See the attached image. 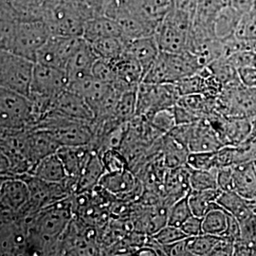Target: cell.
Instances as JSON below:
<instances>
[{
  "instance_id": "obj_1",
  "label": "cell",
  "mask_w": 256,
  "mask_h": 256,
  "mask_svg": "<svg viewBox=\"0 0 256 256\" xmlns=\"http://www.w3.org/2000/svg\"><path fill=\"white\" fill-rule=\"evenodd\" d=\"M95 16L86 0H61L44 21L52 36L82 37L86 23Z\"/></svg>"
},
{
  "instance_id": "obj_2",
  "label": "cell",
  "mask_w": 256,
  "mask_h": 256,
  "mask_svg": "<svg viewBox=\"0 0 256 256\" xmlns=\"http://www.w3.org/2000/svg\"><path fill=\"white\" fill-rule=\"evenodd\" d=\"M205 66L198 57L186 50L182 54L160 52L154 64L144 77L148 84H174L200 72Z\"/></svg>"
},
{
  "instance_id": "obj_3",
  "label": "cell",
  "mask_w": 256,
  "mask_h": 256,
  "mask_svg": "<svg viewBox=\"0 0 256 256\" xmlns=\"http://www.w3.org/2000/svg\"><path fill=\"white\" fill-rule=\"evenodd\" d=\"M36 126L32 102L28 96L0 88L1 136L32 130Z\"/></svg>"
},
{
  "instance_id": "obj_4",
  "label": "cell",
  "mask_w": 256,
  "mask_h": 256,
  "mask_svg": "<svg viewBox=\"0 0 256 256\" xmlns=\"http://www.w3.org/2000/svg\"><path fill=\"white\" fill-rule=\"evenodd\" d=\"M34 129L48 131L60 146H90L93 140L92 122L68 119L50 110Z\"/></svg>"
},
{
  "instance_id": "obj_5",
  "label": "cell",
  "mask_w": 256,
  "mask_h": 256,
  "mask_svg": "<svg viewBox=\"0 0 256 256\" xmlns=\"http://www.w3.org/2000/svg\"><path fill=\"white\" fill-rule=\"evenodd\" d=\"M192 21L191 16L172 5L156 30V40L160 52L168 54L186 52Z\"/></svg>"
},
{
  "instance_id": "obj_6",
  "label": "cell",
  "mask_w": 256,
  "mask_h": 256,
  "mask_svg": "<svg viewBox=\"0 0 256 256\" xmlns=\"http://www.w3.org/2000/svg\"><path fill=\"white\" fill-rule=\"evenodd\" d=\"M34 66L32 60L0 50V88L30 97Z\"/></svg>"
},
{
  "instance_id": "obj_7",
  "label": "cell",
  "mask_w": 256,
  "mask_h": 256,
  "mask_svg": "<svg viewBox=\"0 0 256 256\" xmlns=\"http://www.w3.org/2000/svg\"><path fill=\"white\" fill-rule=\"evenodd\" d=\"M180 98L176 84L142 82L138 88L136 116L149 118L156 111L173 110Z\"/></svg>"
},
{
  "instance_id": "obj_8",
  "label": "cell",
  "mask_w": 256,
  "mask_h": 256,
  "mask_svg": "<svg viewBox=\"0 0 256 256\" xmlns=\"http://www.w3.org/2000/svg\"><path fill=\"white\" fill-rule=\"evenodd\" d=\"M218 112L228 117L256 118V88L241 82L225 86L216 99Z\"/></svg>"
},
{
  "instance_id": "obj_9",
  "label": "cell",
  "mask_w": 256,
  "mask_h": 256,
  "mask_svg": "<svg viewBox=\"0 0 256 256\" xmlns=\"http://www.w3.org/2000/svg\"><path fill=\"white\" fill-rule=\"evenodd\" d=\"M172 5V0H112L104 14L112 18L126 12L158 28Z\"/></svg>"
},
{
  "instance_id": "obj_10",
  "label": "cell",
  "mask_w": 256,
  "mask_h": 256,
  "mask_svg": "<svg viewBox=\"0 0 256 256\" xmlns=\"http://www.w3.org/2000/svg\"><path fill=\"white\" fill-rule=\"evenodd\" d=\"M52 36L46 22L41 19H21L9 52L36 62L38 50Z\"/></svg>"
},
{
  "instance_id": "obj_11",
  "label": "cell",
  "mask_w": 256,
  "mask_h": 256,
  "mask_svg": "<svg viewBox=\"0 0 256 256\" xmlns=\"http://www.w3.org/2000/svg\"><path fill=\"white\" fill-rule=\"evenodd\" d=\"M1 256H30L27 220L18 212H1Z\"/></svg>"
},
{
  "instance_id": "obj_12",
  "label": "cell",
  "mask_w": 256,
  "mask_h": 256,
  "mask_svg": "<svg viewBox=\"0 0 256 256\" xmlns=\"http://www.w3.org/2000/svg\"><path fill=\"white\" fill-rule=\"evenodd\" d=\"M82 41V37L50 36L38 50L36 63L64 70L70 58Z\"/></svg>"
},
{
  "instance_id": "obj_13",
  "label": "cell",
  "mask_w": 256,
  "mask_h": 256,
  "mask_svg": "<svg viewBox=\"0 0 256 256\" xmlns=\"http://www.w3.org/2000/svg\"><path fill=\"white\" fill-rule=\"evenodd\" d=\"M68 78L64 70L36 63L30 95L56 99L68 90Z\"/></svg>"
},
{
  "instance_id": "obj_14",
  "label": "cell",
  "mask_w": 256,
  "mask_h": 256,
  "mask_svg": "<svg viewBox=\"0 0 256 256\" xmlns=\"http://www.w3.org/2000/svg\"><path fill=\"white\" fill-rule=\"evenodd\" d=\"M99 186L116 198L126 202L140 198L144 192L142 183L129 168L119 172L106 173Z\"/></svg>"
},
{
  "instance_id": "obj_15",
  "label": "cell",
  "mask_w": 256,
  "mask_h": 256,
  "mask_svg": "<svg viewBox=\"0 0 256 256\" xmlns=\"http://www.w3.org/2000/svg\"><path fill=\"white\" fill-rule=\"evenodd\" d=\"M30 200V189L22 178H2L0 182L1 212H18Z\"/></svg>"
},
{
  "instance_id": "obj_16",
  "label": "cell",
  "mask_w": 256,
  "mask_h": 256,
  "mask_svg": "<svg viewBox=\"0 0 256 256\" xmlns=\"http://www.w3.org/2000/svg\"><path fill=\"white\" fill-rule=\"evenodd\" d=\"M52 110L66 118L84 122H93L95 119L90 104L80 95L68 90L55 99Z\"/></svg>"
},
{
  "instance_id": "obj_17",
  "label": "cell",
  "mask_w": 256,
  "mask_h": 256,
  "mask_svg": "<svg viewBox=\"0 0 256 256\" xmlns=\"http://www.w3.org/2000/svg\"><path fill=\"white\" fill-rule=\"evenodd\" d=\"M191 171L192 169L188 165L167 170L164 180V191L166 203L169 206L187 196L192 191L190 184Z\"/></svg>"
},
{
  "instance_id": "obj_18",
  "label": "cell",
  "mask_w": 256,
  "mask_h": 256,
  "mask_svg": "<svg viewBox=\"0 0 256 256\" xmlns=\"http://www.w3.org/2000/svg\"><path fill=\"white\" fill-rule=\"evenodd\" d=\"M224 144L220 135L209 120L205 118L194 122L188 142L190 152H216Z\"/></svg>"
},
{
  "instance_id": "obj_19",
  "label": "cell",
  "mask_w": 256,
  "mask_h": 256,
  "mask_svg": "<svg viewBox=\"0 0 256 256\" xmlns=\"http://www.w3.org/2000/svg\"><path fill=\"white\" fill-rule=\"evenodd\" d=\"M98 57L95 54L92 45L84 39L82 44L74 52L66 66L64 72L68 82L92 75V68Z\"/></svg>"
},
{
  "instance_id": "obj_20",
  "label": "cell",
  "mask_w": 256,
  "mask_h": 256,
  "mask_svg": "<svg viewBox=\"0 0 256 256\" xmlns=\"http://www.w3.org/2000/svg\"><path fill=\"white\" fill-rule=\"evenodd\" d=\"M112 88V84L102 82L93 75L68 82V90L82 97L90 104L92 110L101 104ZM95 115V114H94Z\"/></svg>"
},
{
  "instance_id": "obj_21",
  "label": "cell",
  "mask_w": 256,
  "mask_h": 256,
  "mask_svg": "<svg viewBox=\"0 0 256 256\" xmlns=\"http://www.w3.org/2000/svg\"><path fill=\"white\" fill-rule=\"evenodd\" d=\"M126 52L133 57L140 64L144 77V75L160 54V50L156 43L155 36L126 41Z\"/></svg>"
},
{
  "instance_id": "obj_22",
  "label": "cell",
  "mask_w": 256,
  "mask_h": 256,
  "mask_svg": "<svg viewBox=\"0 0 256 256\" xmlns=\"http://www.w3.org/2000/svg\"><path fill=\"white\" fill-rule=\"evenodd\" d=\"M28 158L32 167L48 156L52 155L59 149V144L45 129H32L28 135Z\"/></svg>"
},
{
  "instance_id": "obj_23",
  "label": "cell",
  "mask_w": 256,
  "mask_h": 256,
  "mask_svg": "<svg viewBox=\"0 0 256 256\" xmlns=\"http://www.w3.org/2000/svg\"><path fill=\"white\" fill-rule=\"evenodd\" d=\"M92 150L90 146H60L56 152L63 162L68 176L76 180L77 183Z\"/></svg>"
},
{
  "instance_id": "obj_24",
  "label": "cell",
  "mask_w": 256,
  "mask_h": 256,
  "mask_svg": "<svg viewBox=\"0 0 256 256\" xmlns=\"http://www.w3.org/2000/svg\"><path fill=\"white\" fill-rule=\"evenodd\" d=\"M21 16L12 0H0V50H10Z\"/></svg>"
},
{
  "instance_id": "obj_25",
  "label": "cell",
  "mask_w": 256,
  "mask_h": 256,
  "mask_svg": "<svg viewBox=\"0 0 256 256\" xmlns=\"http://www.w3.org/2000/svg\"><path fill=\"white\" fill-rule=\"evenodd\" d=\"M232 190L246 200H256V162L232 166Z\"/></svg>"
},
{
  "instance_id": "obj_26",
  "label": "cell",
  "mask_w": 256,
  "mask_h": 256,
  "mask_svg": "<svg viewBox=\"0 0 256 256\" xmlns=\"http://www.w3.org/2000/svg\"><path fill=\"white\" fill-rule=\"evenodd\" d=\"M224 6V0H198L192 27L216 36L214 32V22Z\"/></svg>"
},
{
  "instance_id": "obj_27",
  "label": "cell",
  "mask_w": 256,
  "mask_h": 256,
  "mask_svg": "<svg viewBox=\"0 0 256 256\" xmlns=\"http://www.w3.org/2000/svg\"><path fill=\"white\" fill-rule=\"evenodd\" d=\"M106 37H122L118 22L106 14H97L84 26L82 38L88 43Z\"/></svg>"
},
{
  "instance_id": "obj_28",
  "label": "cell",
  "mask_w": 256,
  "mask_h": 256,
  "mask_svg": "<svg viewBox=\"0 0 256 256\" xmlns=\"http://www.w3.org/2000/svg\"><path fill=\"white\" fill-rule=\"evenodd\" d=\"M106 173L100 154L92 150L90 156L78 180L75 194L92 192L99 186L102 178Z\"/></svg>"
},
{
  "instance_id": "obj_29",
  "label": "cell",
  "mask_w": 256,
  "mask_h": 256,
  "mask_svg": "<svg viewBox=\"0 0 256 256\" xmlns=\"http://www.w3.org/2000/svg\"><path fill=\"white\" fill-rule=\"evenodd\" d=\"M28 174L48 182H63L68 178L57 153L41 160L32 168Z\"/></svg>"
},
{
  "instance_id": "obj_30",
  "label": "cell",
  "mask_w": 256,
  "mask_h": 256,
  "mask_svg": "<svg viewBox=\"0 0 256 256\" xmlns=\"http://www.w3.org/2000/svg\"><path fill=\"white\" fill-rule=\"evenodd\" d=\"M216 202L224 210L236 218L240 223L254 214L250 200L234 190L221 192Z\"/></svg>"
},
{
  "instance_id": "obj_31",
  "label": "cell",
  "mask_w": 256,
  "mask_h": 256,
  "mask_svg": "<svg viewBox=\"0 0 256 256\" xmlns=\"http://www.w3.org/2000/svg\"><path fill=\"white\" fill-rule=\"evenodd\" d=\"M229 212L224 210L218 202H214L210 210L202 218V232L210 236L223 238L228 229Z\"/></svg>"
},
{
  "instance_id": "obj_32",
  "label": "cell",
  "mask_w": 256,
  "mask_h": 256,
  "mask_svg": "<svg viewBox=\"0 0 256 256\" xmlns=\"http://www.w3.org/2000/svg\"><path fill=\"white\" fill-rule=\"evenodd\" d=\"M162 153L165 165L168 169L187 165V158L190 153L188 147L185 146L169 134L162 137Z\"/></svg>"
},
{
  "instance_id": "obj_33",
  "label": "cell",
  "mask_w": 256,
  "mask_h": 256,
  "mask_svg": "<svg viewBox=\"0 0 256 256\" xmlns=\"http://www.w3.org/2000/svg\"><path fill=\"white\" fill-rule=\"evenodd\" d=\"M61 0H12L21 19H41L54 8Z\"/></svg>"
},
{
  "instance_id": "obj_34",
  "label": "cell",
  "mask_w": 256,
  "mask_h": 256,
  "mask_svg": "<svg viewBox=\"0 0 256 256\" xmlns=\"http://www.w3.org/2000/svg\"><path fill=\"white\" fill-rule=\"evenodd\" d=\"M90 44L98 58L110 61H115L124 54L126 45L122 37L102 38Z\"/></svg>"
},
{
  "instance_id": "obj_35",
  "label": "cell",
  "mask_w": 256,
  "mask_h": 256,
  "mask_svg": "<svg viewBox=\"0 0 256 256\" xmlns=\"http://www.w3.org/2000/svg\"><path fill=\"white\" fill-rule=\"evenodd\" d=\"M242 14L229 6H224L218 16L214 22V32L220 39L236 34Z\"/></svg>"
},
{
  "instance_id": "obj_36",
  "label": "cell",
  "mask_w": 256,
  "mask_h": 256,
  "mask_svg": "<svg viewBox=\"0 0 256 256\" xmlns=\"http://www.w3.org/2000/svg\"><path fill=\"white\" fill-rule=\"evenodd\" d=\"M220 189H209L202 191L192 190L188 194V202L194 216L203 218L210 210L212 205L216 202L221 194Z\"/></svg>"
},
{
  "instance_id": "obj_37",
  "label": "cell",
  "mask_w": 256,
  "mask_h": 256,
  "mask_svg": "<svg viewBox=\"0 0 256 256\" xmlns=\"http://www.w3.org/2000/svg\"><path fill=\"white\" fill-rule=\"evenodd\" d=\"M138 88L128 90L120 95L114 111V118L120 124L128 122L136 117Z\"/></svg>"
},
{
  "instance_id": "obj_38",
  "label": "cell",
  "mask_w": 256,
  "mask_h": 256,
  "mask_svg": "<svg viewBox=\"0 0 256 256\" xmlns=\"http://www.w3.org/2000/svg\"><path fill=\"white\" fill-rule=\"evenodd\" d=\"M236 36L244 41L250 50H256V8L242 16Z\"/></svg>"
},
{
  "instance_id": "obj_39",
  "label": "cell",
  "mask_w": 256,
  "mask_h": 256,
  "mask_svg": "<svg viewBox=\"0 0 256 256\" xmlns=\"http://www.w3.org/2000/svg\"><path fill=\"white\" fill-rule=\"evenodd\" d=\"M191 189L202 191L209 189H220L218 184V168L210 170H192L190 176Z\"/></svg>"
},
{
  "instance_id": "obj_40",
  "label": "cell",
  "mask_w": 256,
  "mask_h": 256,
  "mask_svg": "<svg viewBox=\"0 0 256 256\" xmlns=\"http://www.w3.org/2000/svg\"><path fill=\"white\" fill-rule=\"evenodd\" d=\"M220 238L207 234L187 238V246L190 254L191 256H210V252Z\"/></svg>"
},
{
  "instance_id": "obj_41",
  "label": "cell",
  "mask_w": 256,
  "mask_h": 256,
  "mask_svg": "<svg viewBox=\"0 0 256 256\" xmlns=\"http://www.w3.org/2000/svg\"><path fill=\"white\" fill-rule=\"evenodd\" d=\"M99 154L106 173L119 172L129 168L128 158L120 149H108Z\"/></svg>"
},
{
  "instance_id": "obj_42",
  "label": "cell",
  "mask_w": 256,
  "mask_h": 256,
  "mask_svg": "<svg viewBox=\"0 0 256 256\" xmlns=\"http://www.w3.org/2000/svg\"><path fill=\"white\" fill-rule=\"evenodd\" d=\"M156 131L164 136L176 126L173 110H162L156 111L149 118H146Z\"/></svg>"
},
{
  "instance_id": "obj_43",
  "label": "cell",
  "mask_w": 256,
  "mask_h": 256,
  "mask_svg": "<svg viewBox=\"0 0 256 256\" xmlns=\"http://www.w3.org/2000/svg\"><path fill=\"white\" fill-rule=\"evenodd\" d=\"M192 212L188 202V196L174 202L168 212V222L167 224L176 227H182L183 223L192 216Z\"/></svg>"
},
{
  "instance_id": "obj_44",
  "label": "cell",
  "mask_w": 256,
  "mask_h": 256,
  "mask_svg": "<svg viewBox=\"0 0 256 256\" xmlns=\"http://www.w3.org/2000/svg\"><path fill=\"white\" fill-rule=\"evenodd\" d=\"M92 75L102 82L112 84L117 80V72L114 61L98 58L92 68Z\"/></svg>"
},
{
  "instance_id": "obj_45",
  "label": "cell",
  "mask_w": 256,
  "mask_h": 256,
  "mask_svg": "<svg viewBox=\"0 0 256 256\" xmlns=\"http://www.w3.org/2000/svg\"><path fill=\"white\" fill-rule=\"evenodd\" d=\"M187 165L192 170H210L216 168V152H190Z\"/></svg>"
},
{
  "instance_id": "obj_46",
  "label": "cell",
  "mask_w": 256,
  "mask_h": 256,
  "mask_svg": "<svg viewBox=\"0 0 256 256\" xmlns=\"http://www.w3.org/2000/svg\"><path fill=\"white\" fill-rule=\"evenodd\" d=\"M156 240L162 246H169L176 242L188 238L180 227H176L173 225H165L160 230H158L155 234H153Z\"/></svg>"
},
{
  "instance_id": "obj_47",
  "label": "cell",
  "mask_w": 256,
  "mask_h": 256,
  "mask_svg": "<svg viewBox=\"0 0 256 256\" xmlns=\"http://www.w3.org/2000/svg\"><path fill=\"white\" fill-rule=\"evenodd\" d=\"M230 63L232 64L236 70L256 66V50H244L238 52H234L229 57H227Z\"/></svg>"
},
{
  "instance_id": "obj_48",
  "label": "cell",
  "mask_w": 256,
  "mask_h": 256,
  "mask_svg": "<svg viewBox=\"0 0 256 256\" xmlns=\"http://www.w3.org/2000/svg\"><path fill=\"white\" fill-rule=\"evenodd\" d=\"M180 228L188 238L200 236V234H203V232H202V218L192 214V216H190L188 220L183 223Z\"/></svg>"
},
{
  "instance_id": "obj_49",
  "label": "cell",
  "mask_w": 256,
  "mask_h": 256,
  "mask_svg": "<svg viewBox=\"0 0 256 256\" xmlns=\"http://www.w3.org/2000/svg\"><path fill=\"white\" fill-rule=\"evenodd\" d=\"M234 256V242L228 238H220L216 242L210 256Z\"/></svg>"
},
{
  "instance_id": "obj_50",
  "label": "cell",
  "mask_w": 256,
  "mask_h": 256,
  "mask_svg": "<svg viewBox=\"0 0 256 256\" xmlns=\"http://www.w3.org/2000/svg\"><path fill=\"white\" fill-rule=\"evenodd\" d=\"M218 184L222 192L232 190V166L218 169Z\"/></svg>"
},
{
  "instance_id": "obj_51",
  "label": "cell",
  "mask_w": 256,
  "mask_h": 256,
  "mask_svg": "<svg viewBox=\"0 0 256 256\" xmlns=\"http://www.w3.org/2000/svg\"><path fill=\"white\" fill-rule=\"evenodd\" d=\"M224 3L244 16L256 8V0H224Z\"/></svg>"
},
{
  "instance_id": "obj_52",
  "label": "cell",
  "mask_w": 256,
  "mask_h": 256,
  "mask_svg": "<svg viewBox=\"0 0 256 256\" xmlns=\"http://www.w3.org/2000/svg\"><path fill=\"white\" fill-rule=\"evenodd\" d=\"M166 256H191L188 246H187V238L180 240L172 245L165 246Z\"/></svg>"
},
{
  "instance_id": "obj_53",
  "label": "cell",
  "mask_w": 256,
  "mask_h": 256,
  "mask_svg": "<svg viewBox=\"0 0 256 256\" xmlns=\"http://www.w3.org/2000/svg\"><path fill=\"white\" fill-rule=\"evenodd\" d=\"M241 82L248 88H256V66H250L238 70Z\"/></svg>"
},
{
  "instance_id": "obj_54",
  "label": "cell",
  "mask_w": 256,
  "mask_h": 256,
  "mask_svg": "<svg viewBox=\"0 0 256 256\" xmlns=\"http://www.w3.org/2000/svg\"><path fill=\"white\" fill-rule=\"evenodd\" d=\"M172 1H173V6L174 8L188 14L194 18L198 0H172Z\"/></svg>"
},
{
  "instance_id": "obj_55",
  "label": "cell",
  "mask_w": 256,
  "mask_h": 256,
  "mask_svg": "<svg viewBox=\"0 0 256 256\" xmlns=\"http://www.w3.org/2000/svg\"><path fill=\"white\" fill-rule=\"evenodd\" d=\"M96 14H104L112 0H86Z\"/></svg>"
},
{
  "instance_id": "obj_56",
  "label": "cell",
  "mask_w": 256,
  "mask_h": 256,
  "mask_svg": "<svg viewBox=\"0 0 256 256\" xmlns=\"http://www.w3.org/2000/svg\"><path fill=\"white\" fill-rule=\"evenodd\" d=\"M134 256H158L156 252L153 248L149 247L147 245H144L142 247L138 248L137 250L135 252Z\"/></svg>"
},
{
  "instance_id": "obj_57",
  "label": "cell",
  "mask_w": 256,
  "mask_h": 256,
  "mask_svg": "<svg viewBox=\"0 0 256 256\" xmlns=\"http://www.w3.org/2000/svg\"></svg>"
},
{
  "instance_id": "obj_58",
  "label": "cell",
  "mask_w": 256,
  "mask_h": 256,
  "mask_svg": "<svg viewBox=\"0 0 256 256\" xmlns=\"http://www.w3.org/2000/svg\"></svg>"
}]
</instances>
